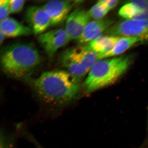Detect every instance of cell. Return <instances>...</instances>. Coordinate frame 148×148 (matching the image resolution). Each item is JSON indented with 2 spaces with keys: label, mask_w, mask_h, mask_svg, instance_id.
<instances>
[{
  "label": "cell",
  "mask_w": 148,
  "mask_h": 148,
  "mask_svg": "<svg viewBox=\"0 0 148 148\" xmlns=\"http://www.w3.org/2000/svg\"><path fill=\"white\" fill-rule=\"evenodd\" d=\"M42 61L38 49L31 43L12 44L5 48L1 54V64L3 72L15 79H29Z\"/></svg>",
  "instance_id": "obj_2"
},
{
  "label": "cell",
  "mask_w": 148,
  "mask_h": 148,
  "mask_svg": "<svg viewBox=\"0 0 148 148\" xmlns=\"http://www.w3.org/2000/svg\"><path fill=\"white\" fill-rule=\"evenodd\" d=\"M5 37L2 33L0 32V44L1 45L3 43V42L4 41Z\"/></svg>",
  "instance_id": "obj_20"
},
{
  "label": "cell",
  "mask_w": 148,
  "mask_h": 148,
  "mask_svg": "<svg viewBox=\"0 0 148 148\" xmlns=\"http://www.w3.org/2000/svg\"><path fill=\"white\" fill-rule=\"evenodd\" d=\"M68 49L73 58L88 72L99 60L98 55L90 50L88 46H77Z\"/></svg>",
  "instance_id": "obj_12"
},
{
  "label": "cell",
  "mask_w": 148,
  "mask_h": 148,
  "mask_svg": "<svg viewBox=\"0 0 148 148\" xmlns=\"http://www.w3.org/2000/svg\"><path fill=\"white\" fill-rule=\"evenodd\" d=\"M141 42V40L138 37H122L112 50L104 54L98 55L99 60L121 54L135 44Z\"/></svg>",
  "instance_id": "obj_14"
},
{
  "label": "cell",
  "mask_w": 148,
  "mask_h": 148,
  "mask_svg": "<svg viewBox=\"0 0 148 148\" xmlns=\"http://www.w3.org/2000/svg\"><path fill=\"white\" fill-rule=\"evenodd\" d=\"M60 63L73 80L79 83L88 73L83 66L77 62L70 54L68 49L63 51L59 57Z\"/></svg>",
  "instance_id": "obj_10"
},
{
  "label": "cell",
  "mask_w": 148,
  "mask_h": 148,
  "mask_svg": "<svg viewBox=\"0 0 148 148\" xmlns=\"http://www.w3.org/2000/svg\"><path fill=\"white\" fill-rule=\"evenodd\" d=\"M110 11L97 3L88 12L90 18L96 20L102 19Z\"/></svg>",
  "instance_id": "obj_16"
},
{
  "label": "cell",
  "mask_w": 148,
  "mask_h": 148,
  "mask_svg": "<svg viewBox=\"0 0 148 148\" xmlns=\"http://www.w3.org/2000/svg\"><path fill=\"white\" fill-rule=\"evenodd\" d=\"M71 1H51L42 6L49 15L51 26L60 25L66 20L73 5L77 3Z\"/></svg>",
  "instance_id": "obj_8"
},
{
  "label": "cell",
  "mask_w": 148,
  "mask_h": 148,
  "mask_svg": "<svg viewBox=\"0 0 148 148\" xmlns=\"http://www.w3.org/2000/svg\"><path fill=\"white\" fill-rule=\"evenodd\" d=\"M24 0H9V8L10 14L19 13L23 10L25 3Z\"/></svg>",
  "instance_id": "obj_17"
},
{
  "label": "cell",
  "mask_w": 148,
  "mask_h": 148,
  "mask_svg": "<svg viewBox=\"0 0 148 148\" xmlns=\"http://www.w3.org/2000/svg\"><path fill=\"white\" fill-rule=\"evenodd\" d=\"M105 33L111 36L138 37L142 42H148V18L126 20L112 25Z\"/></svg>",
  "instance_id": "obj_4"
},
{
  "label": "cell",
  "mask_w": 148,
  "mask_h": 148,
  "mask_svg": "<svg viewBox=\"0 0 148 148\" xmlns=\"http://www.w3.org/2000/svg\"><path fill=\"white\" fill-rule=\"evenodd\" d=\"M137 0L132 1L123 5L118 12L119 15L125 19H131L144 12Z\"/></svg>",
  "instance_id": "obj_15"
},
{
  "label": "cell",
  "mask_w": 148,
  "mask_h": 148,
  "mask_svg": "<svg viewBox=\"0 0 148 148\" xmlns=\"http://www.w3.org/2000/svg\"><path fill=\"white\" fill-rule=\"evenodd\" d=\"M134 60L132 55L98 61L88 72L84 84L86 93H89L113 84L130 67Z\"/></svg>",
  "instance_id": "obj_3"
},
{
  "label": "cell",
  "mask_w": 148,
  "mask_h": 148,
  "mask_svg": "<svg viewBox=\"0 0 148 148\" xmlns=\"http://www.w3.org/2000/svg\"><path fill=\"white\" fill-rule=\"evenodd\" d=\"M9 8V0L0 1V23L8 18L10 14Z\"/></svg>",
  "instance_id": "obj_18"
},
{
  "label": "cell",
  "mask_w": 148,
  "mask_h": 148,
  "mask_svg": "<svg viewBox=\"0 0 148 148\" xmlns=\"http://www.w3.org/2000/svg\"><path fill=\"white\" fill-rule=\"evenodd\" d=\"M38 40L46 54L51 58L69 42L64 28L53 29L39 35Z\"/></svg>",
  "instance_id": "obj_5"
},
{
  "label": "cell",
  "mask_w": 148,
  "mask_h": 148,
  "mask_svg": "<svg viewBox=\"0 0 148 148\" xmlns=\"http://www.w3.org/2000/svg\"><path fill=\"white\" fill-rule=\"evenodd\" d=\"M122 37L101 36L89 42V49L98 55L104 54L112 50Z\"/></svg>",
  "instance_id": "obj_13"
},
{
  "label": "cell",
  "mask_w": 148,
  "mask_h": 148,
  "mask_svg": "<svg viewBox=\"0 0 148 148\" xmlns=\"http://www.w3.org/2000/svg\"><path fill=\"white\" fill-rule=\"evenodd\" d=\"M25 19L35 35L42 34L51 26L50 18L42 7H29L26 11Z\"/></svg>",
  "instance_id": "obj_7"
},
{
  "label": "cell",
  "mask_w": 148,
  "mask_h": 148,
  "mask_svg": "<svg viewBox=\"0 0 148 148\" xmlns=\"http://www.w3.org/2000/svg\"><path fill=\"white\" fill-rule=\"evenodd\" d=\"M112 18H107L90 22L83 30L77 40L80 43L89 42L101 36L113 24Z\"/></svg>",
  "instance_id": "obj_9"
},
{
  "label": "cell",
  "mask_w": 148,
  "mask_h": 148,
  "mask_svg": "<svg viewBox=\"0 0 148 148\" xmlns=\"http://www.w3.org/2000/svg\"><path fill=\"white\" fill-rule=\"evenodd\" d=\"M90 18L88 12L80 8L75 9L69 14L64 28L69 42L78 40Z\"/></svg>",
  "instance_id": "obj_6"
},
{
  "label": "cell",
  "mask_w": 148,
  "mask_h": 148,
  "mask_svg": "<svg viewBox=\"0 0 148 148\" xmlns=\"http://www.w3.org/2000/svg\"><path fill=\"white\" fill-rule=\"evenodd\" d=\"M0 32L5 37L10 38L29 36L33 33L29 27L23 25L14 18L9 17L1 23Z\"/></svg>",
  "instance_id": "obj_11"
},
{
  "label": "cell",
  "mask_w": 148,
  "mask_h": 148,
  "mask_svg": "<svg viewBox=\"0 0 148 148\" xmlns=\"http://www.w3.org/2000/svg\"><path fill=\"white\" fill-rule=\"evenodd\" d=\"M119 2L117 0H101L98 1V3L110 10L115 8L119 4Z\"/></svg>",
  "instance_id": "obj_19"
},
{
  "label": "cell",
  "mask_w": 148,
  "mask_h": 148,
  "mask_svg": "<svg viewBox=\"0 0 148 148\" xmlns=\"http://www.w3.org/2000/svg\"><path fill=\"white\" fill-rule=\"evenodd\" d=\"M29 82L39 99L56 106L68 104L76 97L79 88V83L74 81L64 70L44 72Z\"/></svg>",
  "instance_id": "obj_1"
}]
</instances>
